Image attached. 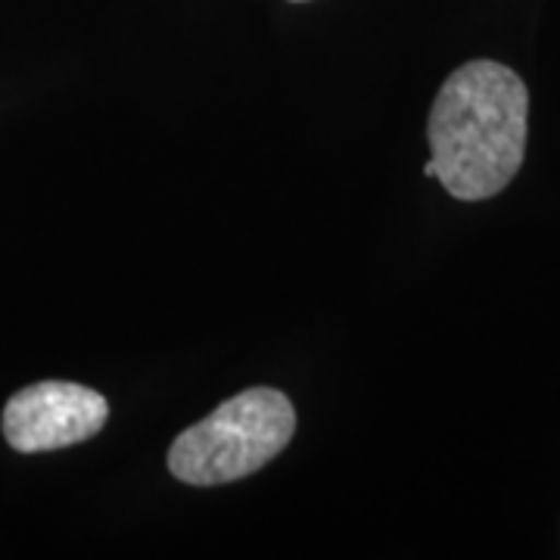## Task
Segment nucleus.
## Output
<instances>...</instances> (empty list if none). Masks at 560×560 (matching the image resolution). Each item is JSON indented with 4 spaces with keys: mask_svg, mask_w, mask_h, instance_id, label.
Instances as JSON below:
<instances>
[{
    "mask_svg": "<svg viewBox=\"0 0 560 560\" xmlns=\"http://www.w3.org/2000/svg\"><path fill=\"white\" fill-rule=\"evenodd\" d=\"M423 175H430V178H436V162L430 160L427 165H423Z\"/></svg>",
    "mask_w": 560,
    "mask_h": 560,
    "instance_id": "nucleus-4",
    "label": "nucleus"
},
{
    "mask_svg": "<svg viewBox=\"0 0 560 560\" xmlns=\"http://www.w3.org/2000/svg\"><path fill=\"white\" fill-rule=\"evenodd\" d=\"M293 430L296 411L290 399L278 389L256 386L184 430L168 448V470L187 486L243 480L280 455Z\"/></svg>",
    "mask_w": 560,
    "mask_h": 560,
    "instance_id": "nucleus-2",
    "label": "nucleus"
},
{
    "mask_svg": "<svg viewBox=\"0 0 560 560\" xmlns=\"http://www.w3.org/2000/svg\"><path fill=\"white\" fill-rule=\"evenodd\" d=\"M109 420V401L81 383L40 381L20 389L3 408V440L22 455L57 452L97 436Z\"/></svg>",
    "mask_w": 560,
    "mask_h": 560,
    "instance_id": "nucleus-3",
    "label": "nucleus"
},
{
    "mask_svg": "<svg viewBox=\"0 0 560 560\" xmlns=\"http://www.w3.org/2000/svg\"><path fill=\"white\" fill-rule=\"evenodd\" d=\"M529 91L492 60L455 69L430 109V150L436 178L455 200H489L521 172L526 153Z\"/></svg>",
    "mask_w": 560,
    "mask_h": 560,
    "instance_id": "nucleus-1",
    "label": "nucleus"
}]
</instances>
